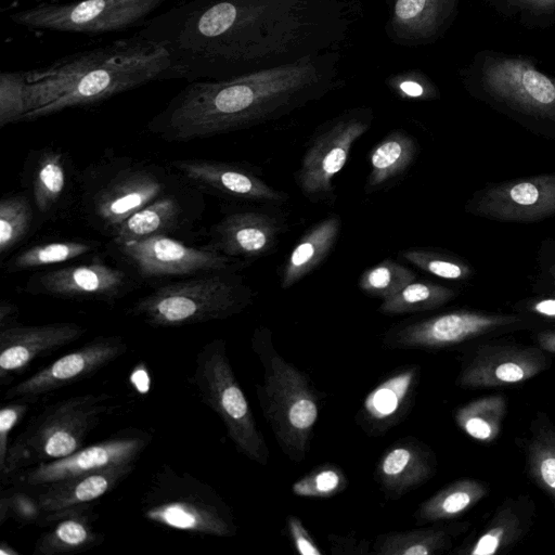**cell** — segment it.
I'll use <instances>...</instances> for the list:
<instances>
[{
	"instance_id": "6da1fadb",
	"label": "cell",
	"mask_w": 555,
	"mask_h": 555,
	"mask_svg": "<svg viewBox=\"0 0 555 555\" xmlns=\"http://www.w3.org/2000/svg\"><path fill=\"white\" fill-rule=\"evenodd\" d=\"M169 67L168 52L138 33L65 55L46 66L24 70L27 112L23 120L96 104L166 80Z\"/></svg>"
},
{
	"instance_id": "7a4b0ae2",
	"label": "cell",
	"mask_w": 555,
	"mask_h": 555,
	"mask_svg": "<svg viewBox=\"0 0 555 555\" xmlns=\"http://www.w3.org/2000/svg\"><path fill=\"white\" fill-rule=\"evenodd\" d=\"M468 93L531 133L555 140V76L522 53L481 49L463 70Z\"/></svg>"
},
{
	"instance_id": "3957f363",
	"label": "cell",
	"mask_w": 555,
	"mask_h": 555,
	"mask_svg": "<svg viewBox=\"0 0 555 555\" xmlns=\"http://www.w3.org/2000/svg\"><path fill=\"white\" fill-rule=\"evenodd\" d=\"M253 350L263 370L256 386L263 416L283 452L300 462L318 421V396L308 376L275 350L268 331L255 332Z\"/></svg>"
},
{
	"instance_id": "277c9868",
	"label": "cell",
	"mask_w": 555,
	"mask_h": 555,
	"mask_svg": "<svg viewBox=\"0 0 555 555\" xmlns=\"http://www.w3.org/2000/svg\"><path fill=\"white\" fill-rule=\"evenodd\" d=\"M77 180L85 219L109 238L129 216L177 188L164 168L129 157L100 159Z\"/></svg>"
},
{
	"instance_id": "5b68a950",
	"label": "cell",
	"mask_w": 555,
	"mask_h": 555,
	"mask_svg": "<svg viewBox=\"0 0 555 555\" xmlns=\"http://www.w3.org/2000/svg\"><path fill=\"white\" fill-rule=\"evenodd\" d=\"M111 396L85 393L47 406L12 441L0 465L2 479L41 463L68 456L108 415Z\"/></svg>"
},
{
	"instance_id": "8992f818",
	"label": "cell",
	"mask_w": 555,
	"mask_h": 555,
	"mask_svg": "<svg viewBox=\"0 0 555 555\" xmlns=\"http://www.w3.org/2000/svg\"><path fill=\"white\" fill-rule=\"evenodd\" d=\"M250 300V288L242 279L222 271L156 287L128 312L153 327H180L230 318Z\"/></svg>"
},
{
	"instance_id": "52a82bcc",
	"label": "cell",
	"mask_w": 555,
	"mask_h": 555,
	"mask_svg": "<svg viewBox=\"0 0 555 555\" xmlns=\"http://www.w3.org/2000/svg\"><path fill=\"white\" fill-rule=\"evenodd\" d=\"M140 513L167 529L217 538L236 533L231 511L215 489L168 465L152 475L140 500Z\"/></svg>"
},
{
	"instance_id": "ba28073f",
	"label": "cell",
	"mask_w": 555,
	"mask_h": 555,
	"mask_svg": "<svg viewBox=\"0 0 555 555\" xmlns=\"http://www.w3.org/2000/svg\"><path fill=\"white\" fill-rule=\"evenodd\" d=\"M191 382L201 401L220 417L236 450L266 465L269 449L232 370L223 339L216 338L203 346L195 358Z\"/></svg>"
},
{
	"instance_id": "9c48e42d",
	"label": "cell",
	"mask_w": 555,
	"mask_h": 555,
	"mask_svg": "<svg viewBox=\"0 0 555 555\" xmlns=\"http://www.w3.org/2000/svg\"><path fill=\"white\" fill-rule=\"evenodd\" d=\"M171 0H77L40 3L10 14L33 30L103 35L142 26Z\"/></svg>"
},
{
	"instance_id": "30bf717a",
	"label": "cell",
	"mask_w": 555,
	"mask_h": 555,
	"mask_svg": "<svg viewBox=\"0 0 555 555\" xmlns=\"http://www.w3.org/2000/svg\"><path fill=\"white\" fill-rule=\"evenodd\" d=\"M113 246L120 258L144 280L234 271L242 264L237 258L210 247L189 246L169 235H153Z\"/></svg>"
},
{
	"instance_id": "8fae6325",
	"label": "cell",
	"mask_w": 555,
	"mask_h": 555,
	"mask_svg": "<svg viewBox=\"0 0 555 555\" xmlns=\"http://www.w3.org/2000/svg\"><path fill=\"white\" fill-rule=\"evenodd\" d=\"M476 217L500 222L533 223L555 216V172L487 184L465 204Z\"/></svg>"
},
{
	"instance_id": "7c38bea8",
	"label": "cell",
	"mask_w": 555,
	"mask_h": 555,
	"mask_svg": "<svg viewBox=\"0 0 555 555\" xmlns=\"http://www.w3.org/2000/svg\"><path fill=\"white\" fill-rule=\"evenodd\" d=\"M151 440V434L145 430L127 429L68 456L33 466L15 477L27 487L38 488L85 474L135 467Z\"/></svg>"
},
{
	"instance_id": "4fadbf2b",
	"label": "cell",
	"mask_w": 555,
	"mask_h": 555,
	"mask_svg": "<svg viewBox=\"0 0 555 555\" xmlns=\"http://www.w3.org/2000/svg\"><path fill=\"white\" fill-rule=\"evenodd\" d=\"M524 313H491L475 310H454L409 324L392 338L404 348H444L467 340L526 326Z\"/></svg>"
},
{
	"instance_id": "5bb4252c",
	"label": "cell",
	"mask_w": 555,
	"mask_h": 555,
	"mask_svg": "<svg viewBox=\"0 0 555 555\" xmlns=\"http://www.w3.org/2000/svg\"><path fill=\"white\" fill-rule=\"evenodd\" d=\"M127 350L119 336H100L10 387L4 400L31 402L94 375Z\"/></svg>"
},
{
	"instance_id": "9a60e30c",
	"label": "cell",
	"mask_w": 555,
	"mask_h": 555,
	"mask_svg": "<svg viewBox=\"0 0 555 555\" xmlns=\"http://www.w3.org/2000/svg\"><path fill=\"white\" fill-rule=\"evenodd\" d=\"M134 287V280L126 271L93 259L90 263L73 264L34 274L28 280L25 292L112 305Z\"/></svg>"
},
{
	"instance_id": "2e32d148",
	"label": "cell",
	"mask_w": 555,
	"mask_h": 555,
	"mask_svg": "<svg viewBox=\"0 0 555 555\" xmlns=\"http://www.w3.org/2000/svg\"><path fill=\"white\" fill-rule=\"evenodd\" d=\"M546 352L539 346L486 341L464 362L456 384L463 388H492L524 383L548 366Z\"/></svg>"
},
{
	"instance_id": "e0dca14e",
	"label": "cell",
	"mask_w": 555,
	"mask_h": 555,
	"mask_svg": "<svg viewBox=\"0 0 555 555\" xmlns=\"http://www.w3.org/2000/svg\"><path fill=\"white\" fill-rule=\"evenodd\" d=\"M170 165L186 185L202 193L271 204H281L288 198L251 170L235 164L189 158L172 160Z\"/></svg>"
},
{
	"instance_id": "ac0fdd59",
	"label": "cell",
	"mask_w": 555,
	"mask_h": 555,
	"mask_svg": "<svg viewBox=\"0 0 555 555\" xmlns=\"http://www.w3.org/2000/svg\"><path fill=\"white\" fill-rule=\"evenodd\" d=\"M367 127L360 120H343L311 141L296 175L297 185L306 197L318 201L332 194L334 177L344 168L352 145Z\"/></svg>"
},
{
	"instance_id": "d6986e66",
	"label": "cell",
	"mask_w": 555,
	"mask_h": 555,
	"mask_svg": "<svg viewBox=\"0 0 555 555\" xmlns=\"http://www.w3.org/2000/svg\"><path fill=\"white\" fill-rule=\"evenodd\" d=\"M86 327L75 322L42 325L12 324L0 330V382L24 371L34 360L44 357L77 339Z\"/></svg>"
},
{
	"instance_id": "ffe728a7",
	"label": "cell",
	"mask_w": 555,
	"mask_h": 555,
	"mask_svg": "<svg viewBox=\"0 0 555 555\" xmlns=\"http://www.w3.org/2000/svg\"><path fill=\"white\" fill-rule=\"evenodd\" d=\"M282 230V222L264 211H234L211 227L209 247L229 257L255 259L273 249Z\"/></svg>"
},
{
	"instance_id": "44dd1931",
	"label": "cell",
	"mask_w": 555,
	"mask_h": 555,
	"mask_svg": "<svg viewBox=\"0 0 555 555\" xmlns=\"http://www.w3.org/2000/svg\"><path fill=\"white\" fill-rule=\"evenodd\" d=\"M195 190L193 193H195ZM178 188L163 194L129 216L111 236L113 245L169 235L189 225L199 211V199Z\"/></svg>"
},
{
	"instance_id": "7402d4cb",
	"label": "cell",
	"mask_w": 555,
	"mask_h": 555,
	"mask_svg": "<svg viewBox=\"0 0 555 555\" xmlns=\"http://www.w3.org/2000/svg\"><path fill=\"white\" fill-rule=\"evenodd\" d=\"M534 502L528 495L506 498L492 517L456 553L462 555L502 554L522 540L533 525Z\"/></svg>"
},
{
	"instance_id": "603a6c76",
	"label": "cell",
	"mask_w": 555,
	"mask_h": 555,
	"mask_svg": "<svg viewBox=\"0 0 555 555\" xmlns=\"http://www.w3.org/2000/svg\"><path fill=\"white\" fill-rule=\"evenodd\" d=\"M27 179L34 207L40 217L52 218L69 203L72 168L61 150L47 146L36 151L29 163Z\"/></svg>"
},
{
	"instance_id": "cb8c5ba5",
	"label": "cell",
	"mask_w": 555,
	"mask_h": 555,
	"mask_svg": "<svg viewBox=\"0 0 555 555\" xmlns=\"http://www.w3.org/2000/svg\"><path fill=\"white\" fill-rule=\"evenodd\" d=\"M133 469L131 466L117 467L72 477L38 487L36 496L44 516L89 505L113 490Z\"/></svg>"
},
{
	"instance_id": "d4e9b609",
	"label": "cell",
	"mask_w": 555,
	"mask_h": 555,
	"mask_svg": "<svg viewBox=\"0 0 555 555\" xmlns=\"http://www.w3.org/2000/svg\"><path fill=\"white\" fill-rule=\"evenodd\" d=\"M42 522L51 527L36 543L35 551L40 555L80 553L100 545L104 540V535L95 530L89 505L46 515Z\"/></svg>"
},
{
	"instance_id": "484cf974",
	"label": "cell",
	"mask_w": 555,
	"mask_h": 555,
	"mask_svg": "<svg viewBox=\"0 0 555 555\" xmlns=\"http://www.w3.org/2000/svg\"><path fill=\"white\" fill-rule=\"evenodd\" d=\"M435 472V459L417 442H398L380 459L376 477L392 494H402L425 482Z\"/></svg>"
},
{
	"instance_id": "4316f807",
	"label": "cell",
	"mask_w": 555,
	"mask_h": 555,
	"mask_svg": "<svg viewBox=\"0 0 555 555\" xmlns=\"http://www.w3.org/2000/svg\"><path fill=\"white\" fill-rule=\"evenodd\" d=\"M340 225V219L332 216L301 236L284 263L280 280L283 289L299 282L323 262L337 241Z\"/></svg>"
},
{
	"instance_id": "83f0119b",
	"label": "cell",
	"mask_w": 555,
	"mask_h": 555,
	"mask_svg": "<svg viewBox=\"0 0 555 555\" xmlns=\"http://www.w3.org/2000/svg\"><path fill=\"white\" fill-rule=\"evenodd\" d=\"M416 375V369L409 367L375 387L364 399V420L373 427L382 429L395 423L411 397Z\"/></svg>"
},
{
	"instance_id": "f1b7e54d",
	"label": "cell",
	"mask_w": 555,
	"mask_h": 555,
	"mask_svg": "<svg viewBox=\"0 0 555 555\" xmlns=\"http://www.w3.org/2000/svg\"><path fill=\"white\" fill-rule=\"evenodd\" d=\"M489 493V486L473 478L459 479L424 501L415 513L418 522L449 520L470 509Z\"/></svg>"
},
{
	"instance_id": "f546056e",
	"label": "cell",
	"mask_w": 555,
	"mask_h": 555,
	"mask_svg": "<svg viewBox=\"0 0 555 555\" xmlns=\"http://www.w3.org/2000/svg\"><path fill=\"white\" fill-rule=\"evenodd\" d=\"M468 522L446 528L391 532L376 539L374 551L382 555H433L451 546L452 539L467 530Z\"/></svg>"
},
{
	"instance_id": "4dcf8cb0",
	"label": "cell",
	"mask_w": 555,
	"mask_h": 555,
	"mask_svg": "<svg viewBox=\"0 0 555 555\" xmlns=\"http://www.w3.org/2000/svg\"><path fill=\"white\" fill-rule=\"evenodd\" d=\"M416 153L415 140L405 132L396 131L387 135L371 152L366 189L376 190L402 175L412 165Z\"/></svg>"
},
{
	"instance_id": "1f68e13d",
	"label": "cell",
	"mask_w": 555,
	"mask_h": 555,
	"mask_svg": "<svg viewBox=\"0 0 555 555\" xmlns=\"http://www.w3.org/2000/svg\"><path fill=\"white\" fill-rule=\"evenodd\" d=\"M524 450L528 476L555 505V426L546 418L533 422Z\"/></svg>"
},
{
	"instance_id": "d6a6232c",
	"label": "cell",
	"mask_w": 555,
	"mask_h": 555,
	"mask_svg": "<svg viewBox=\"0 0 555 555\" xmlns=\"http://www.w3.org/2000/svg\"><path fill=\"white\" fill-rule=\"evenodd\" d=\"M506 408L504 396H485L459 408L454 418L467 436L477 441L490 443L501 433Z\"/></svg>"
},
{
	"instance_id": "836d02e7",
	"label": "cell",
	"mask_w": 555,
	"mask_h": 555,
	"mask_svg": "<svg viewBox=\"0 0 555 555\" xmlns=\"http://www.w3.org/2000/svg\"><path fill=\"white\" fill-rule=\"evenodd\" d=\"M456 292L427 281H413L393 296L384 299L379 311L402 314L434 310L453 300Z\"/></svg>"
},
{
	"instance_id": "e575fe53",
	"label": "cell",
	"mask_w": 555,
	"mask_h": 555,
	"mask_svg": "<svg viewBox=\"0 0 555 555\" xmlns=\"http://www.w3.org/2000/svg\"><path fill=\"white\" fill-rule=\"evenodd\" d=\"M95 244L80 241H60L34 245L12 257L7 263L10 273L38 267L63 263L91 253Z\"/></svg>"
},
{
	"instance_id": "d590c367",
	"label": "cell",
	"mask_w": 555,
	"mask_h": 555,
	"mask_svg": "<svg viewBox=\"0 0 555 555\" xmlns=\"http://www.w3.org/2000/svg\"><path fill=\"white\" fill-rule=\"evenodd\" d=\"M34 221V205L24 194L5 195L0 201V256L1 259L20 244Z\"/></svg>"
},
{
	"instance_id": "8d00e7d4",
	"label": "cell",
	"mask_w": 555,
	"mask_h": 555,
	"mask_svg": "<svg viewBox=\"0 0 555 555\" xmlns=\"http://www.w3.org/2000/svg\"><path fill=\"white\" fill-rule=\"evenodd\" d=\"M415 279V273L409 268L391 259H385L362 273L359 287L365 294L384 300L400 292Z\"/></svg>"
},
{
	"instance_id": "74e56055",
	"label": "cell",
	"mask_w": 555,
	"mask_h": 555,
	"mask_svg": "<svg viewBox=\"0 0 555 555\" xmlns=\"http://www.w3.org/2000/svg\"><path fill=\"white\" fill-rule=\"evenodd\" d=\"M401 257L421 270L450 281H467L475 271L461 257L437 250L411 248L401 253Z\"/></svg>"
},
{
	"instance_id": "f35d334b",
	"label": "cell",
	"mask_w": 555,
	"mask_h": 555,
	"mask_svg": "<svg viewBox=\"0 0 555 555\" xmlns=\"http://www.w3.org/2000/svg\"><path fill=\"white\" fill-rule=\"evenodd\" d=\"M493 10L527 29L555 25V0H499Z\"/></svg>"
},
{
	"instance_id": "ab89813d",
	"label": "cell",
	"mask_w": 555,
	"mask_h": 555,
	"mask_svg": "<svg viewBox=\"0 0 555 555\" xmlns=\"http://www.w3.org/2000/svg\"><path fill=\"white\" fill-rule=\"evenodd\" d=\"M27 112L24 70L0 74V127L23 120Z\"/></svg>"
},
{
	"instance_id": "60d3db41",
	"label": "cell",
	"mask_w": 555,
	"mask_h": 555,
	"mask_svg": "<svg viewBox=\"0 0 555 555\" xmlns=\"http://www.w3.org/2000/svg\"><path fill=\"white\" fill-rule=\"evenodd\" d=\"M345 485L346 478L341 469L325 465L298 479L292 486V491L302 498H330L340 492Z\"/></svg>"
},
{
	"instance_id": "b9f144b4",
	"label": "cell",
	"mask_w": 555,
	"mask_h": 555,
	"mask_svg": "<svg viewBox=\"0 0 555 555\" xmlns=\"http://www.w3.org/2000/svg\"><path fill=\"white\" fill-rule=\"evenodd\" d=\"M5 516H11L17 521L24 524L42 520L43 513L39 505L36 494L30 495L26 492H13L3 495L0 502V520L3 522Z\"/></svg>"
},
{
	"instance_id": "7bdbcfd3",
	"label": "cell",
	"mask_w": 555,
	"mask_h": 555,
	"mask_svg": "<svg viewBox=\"0 0 555 555\" xmlns=\"http://www.w3.org/2000/svg\"><path fill=\"white\" fill-rule=\"evenodd\" d=\"M535 267L533 292L555 296V238L542 242L537 254Z\"/></svg>"
},
{
	"instance_id": "ee69618b",
	"label": "cell",
	"mask_w": 555,
	"mask_h": 555,
	"mask_svg": "<svg viewBox=\"0 0 555 555\" xmlns=\"http://www.w3.org/2000/svg\"><path fill=\"white\" fill-rule=\"evenodd\" d=\"M30 402L13 401L0 411V465L4 462L10 446L9 436L14 426L29 410Z\"/></svg>"
},
{
	"instance_id": "f6af8a7d",
	"label": "cell",
	"mask_w": 555,
	"mask_h": 555,
	"mask_svg": "<svg viewBox=\"0 0 555 555\" xmlns=\"http://www.w3.org/2000/svg\"><path fill=\"white\" fill-rule=\"evenodd\" d=\"M286 525L294 546L299 554L322 555V551L313 541L307 528L298 517L289 515L287 517Z\"/></svg>"
},
{
	"instance_id": "bcb514c9",
	"label": "cell",
	"mask_w": 555,
	"mask_h": 555,
	"mask_svg": "<svg viewBox=\"0 0 555 555\" xmlns=\"http://www.w3.org/2000/svg\"><path fill=\"white\" fill-rule=\"evenodd\" d=\"M515 310L524 314H533L547 320H555V296L538 294L534 297L517 302Z\"/></svg>"
},
{
	"instance_id": "7dc6e473",
	"label": "cell",
	"mask_w": 555,
	"mask_h": 555,
	"mask_svg": "<svg viewBox=\"0 0 555 555\" xmlns=\"http://www.w3.org/2000/svg\"><path fill=\"white\" fill-rule=\"evenodd\" d=\"M426 0H398L396 3V14L400 18L409 20L420 14Z\"/></svg>"
},
{
	"instance_id": "c3c4849f",
	"label": "cell",
	"mask_w": 555,
	"mask_h": 555,
	"mask_svg": "<svg viewBox=\"0 0 555 555\" xmlns=\"http://www.w3.org/2000/svg\"><path fill=\"white\" fill-rule=\"evenodd\" d=\"M534 339L545 352L555 354V326L538 332Z\"/></svg>"
},
{
	"instance_id": "681fc988",
	"label": "cell",
	"mask_w": 555,
	"mask_h": 555,
	"mask_svg": "<svg viewBox=\"0 0 555 555\" xmlns=\"http://www.w3.org/2000/svg\"><path fill=\"white\" fill-rule=\"evenodd\" d=\"M18 309L10 301L2 300L0 304V330L12 325L11 321L17 315Z\"/></svg>"
},
{
	"instance_id": "f907efd6",
	"label": "cell",
	"mask_w": 555,
	"mask_h": 555,
	"mask_svg": "<svg viewBox=\"0 0 555 555\" xmlns=\"http://www.w3.org/2000/svg\"><path fill=\"white\" fill-rule=\"evenodd\" d=\"M400 89L409 96L417 98L424 93V88L415 81H403Z\"/></svg>"
},
{
	"instance_id": "816d5d0a",
	"label": "cell",
	"mask_w": 555,
	"mask_h": 555,
	"mask_svg": "<svg viewBox=\"0 0 555 555\" xmlns=\"http://www.w3.org/2000/svg\"><path fill=\"white\" fill-rule=\"evenodd\" d=\"M486 4H488L490 8L494 9L499 0H481Z\"/></svg>"
}]
</instances>
